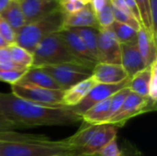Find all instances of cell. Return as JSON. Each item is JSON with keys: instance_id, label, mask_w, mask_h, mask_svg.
Wrapping results in <instances>:
<instances>
[{"instance_id": "1", "label": "cell", "mask_w": 157, "mask_h": 156, "mask_svg": "<svg viewBox=\"0 0 157 156\" xmlns=\"http://www.w3.org/2000/svg\"><path fill=\"white\" fill-rule=\"evenodd\" d=\"M0 111L17 128L68 126L82 121L70 108L48 107L32 103L12 93H0Z\"/></svg>"}, {"instance_id": "2", "label": "cell", "mask_w": 157, "mask_h": 156, "mask_svg": "<svg viewBox=\"0 0 157 156\" xmlns=\"http://www.w3.org/2000/svg\"><path fill=\"white\" fill-rule=\"evenodd\" d=\"M63 17L64 13L59 8L45 17L27 23L16 33V44L32 53L42 40L63 29Z\"/></svg>"}, {"instance_id": "3", "label": "cell", "mask_w": 157, "mask_h": 156, "mask_svg": "<svg viewBox=\"0 0 157 156\" xmlns=\"http://www.w3.org/2000/svg\"><path fill=\"white\" fill-rule=\"evenodd\" d=\"M78 156L76 150L61 141L0 142V156Z\"/></svg>"}, {"instance_id": "4", "label": "cell", "mask_w": 157, "mask_h": 156, "mask_svg": "<svg viewBox=\"0 0 157 156\" xmlns=\"http://www.w3.org/2000/svg\"><path fill=\"white\" fill-rule=\"evenodd\" d=\"M32 55V67L61 64H77L89 67L70 51L57 33L52 34L42 40L34 49Z\"/></svg>"}, {"instance_id": "5", "label": "cell", "mask_w": 157, "mask_h": 156, "mask_svg": "<svg viewBox=\"0 0 157 156\" xmlns=\"http://www.w3.org/2000/svg\"><path fill=\"white\" fill-rule=\"evenodd\" d=\"M11 93L21 99L48 107H63L62 105L64 91L44 88L33 84L17 82L11 85Z\"/></svg>"}, {"instance_id": "6", "label": "cell", "mask_w": 157, "mask_h": 156, "mask_svg": "<svg viewBox=\"0 0 157 156\" xmlns=\"http://www.w3.org/2000/svg\"><path fill=\"white\" fill-rule=\"evenodd\" d=\"M155 110L156 103L151 101L148 97H144L133 92H130L120 109L106 124H111L115 127H123L126 122L132 118Z\"/></svg>"}, {"instance_id": "7", "label": "cell", "mask_w": 157, "mask_h": 156, "mask_svg": "<svg viewBox=\"0 0 157 156\" xmlns=\"http://www.w3.org/2000/svg\"><path fill=\"white\" fill-rule=\"evenodd\" d=\"M49 74L59 86L61 90L65 91L92 74V68L77 64L48 65L39 67Z\"/></svg>"}, {"instance_id": "8", "label": "cell", "mask_w": 157, "mask_h": 156, "mask_svg": "<svg viewBox=\"0 0 157 156\" xmlns=\"http://www.w3.org/2000/svg\"><path fill=\"white\" fill-rule=\"evenodd\" d=\"M128 80H129V78L121 83L113 84V85L97 84L88 92V94L84 97V99L80 103H78L76 106L70 108L74 112H75L76 114H78L82 117V115L86 110H88L90 108H92L96 104H98L105 99L109 98L110 97H112L115 93H117L121 89L127 87Z\"/></svg>"}, {"instance_id": "9", "label": "cell", "mask_w": 157, "mask_h": 156, "mask_svg": "<svg viewBox=\"0 0 157 156\" xmlns=\"http://www.w3.org/2000/svg\"><path fill=\"white\" fill-rule=\"evenodd\" d=\"M121 43L108 29H99L98 37V63L121 64Z\"/></svg>"}, {"instance_id": "10", "label": "cell", "mask_w": 157, "mask_h": 156, "mask_svg": "<svg viewBox=\"0 0 157 156\" xmlns=\"http://www.w3.org/2000/svg\"><path fill=\"white\" fill-rule=\"evenodd\" d=\"M115 138H117V127L111 124H101L89 142L77 151L78 156L98 154L99 151Z\"/></svg>"}, {"instance_id": "11", "label": "cell", "mask_w": 157, "mask_h": 156, "mask_svg": "<svg viewBox=\"0 0 157 156\" xmlns=\"http://www.w3.org/2000/svg\"><path fill=\"white\" fill-rule=\"evenodd\" d=\"M57 34L75 56L83 61L89 67L94 68V66L98 63L97 60L90 53L88 49L75 32L70 29H63L57 32Z\"/></svg>"}, {"instance_id": "12", "label": "cell", "mask_w": 157, "mask_h": 156, "mask_svg": "<svg viewBox=\"0 0 157 156\" xmlns=\"http://www.w3.org/2000/svg\"><path fill=\"white\" fill-rule=\"evenodd\" d=\"M27 23L61 8L60 0H21L19 2Z\"/></svg>"}, {"instance_id": "13", "label": "cell", "mask_w": 157, "mask_h": 156, "mask_svg": "<svg viewBox=\"0 0 157 156\" xmlns=\"http://www.w3.org/2000/svg\"><path fill=\"white\" fill-rule=\"evenodd\" d=\"M121 65L126 72L128 78H132L147 68L141 56L137 43L121 44Z\"/></svg>"}, {"instance_id": "14", "label": "cell", "mask_w": 157, "mask_h": 156, "mask_svg": "<svg viewBox=\"0 0 157 156\" xmlns=\"http://www.w3.org/2000/svg\"><path fill=\"white\" fill-rule=\"evenodd\" d=\"M91 76L98 84L107 85L119 84L128 79V75L121 64L102 63H98L94 66Z\"/></svg>"}, {"instance_id": "15", "label": "cell", "mask_w": 157, "mask_h": 156, "mask_svg": "<svg viewBox=\"0 0 157 156\" xmlns=\"http://www.w3.org/2000/svg\"><path fill=\"white\" fill-rule=\"evenodd\" d=\"M73 28H93V29H100L96 17V14L90 3L86 4V6L84 8L74 14L71 15L64 14L63 29H73Z\"/></svg>"}, {"instance_id": "16", "label": "cell", "mask_w": 157, "mask_h": 156, "mask_svg": "<svg viewBox=\"0 0 157 156\" xmlns=\"http://www.w3.org/2000/svg\"><path fill=\"white\" fill-rule=\"evenodd\" d=\"M137 46L146 67H150L152 63L156 62V40L154 39L151 32L143 26L138 30Z\"/></svg>"}, {"instance_id": "17", "label": "cell", "mask_w": 157, "mask_h": 156, "mask_svg": "<svg viewBox=\"0 0 157 156\" xmlns=\"http://www.w3.org/2000/svg\"><path fill=\"white\" fill-rule=\"evenodd\" d=\"M98 83L95 81V79L92 76H89L71 88L65 90L63 97L62 105L65 108H73L76 106L84 99V97Z\"/></svg>"}, {"instance_id": "18", "label": "cell", "mask_w": 157, "mask_h": 156, "mask_svg": "<svg viewBox=\"0 0 157 156\" xmlns=\"http://www.w3.org/2000/svg\"><path fill=\"white\" fill-rule=\"evenodd\" d=\"M110 97L96 104L88 110H86L82 115V121L87 124L95 125L106 124L109 116Z\"/></svg>"}, {"instance_id": "19", "label": "cell", "mask_w": 157, "mask_h": 156, "mask_svg": "<svg viewBox=\"0 0 157 156\" xmlns=\"http://www.w3.org/2000/svg\"><path fill=\"white\" fill-rule=\"evenodd\" d=\"M19 82L33 84L44 88L61 90L57 83L49 74H47L39 67H31L28 69V71L25 73V74L23 75Z\"/></svg>"}, {"instance_id": "20", "label": "cell", "mask_w": 157, "mask_h": 156, "mask_svg": "<svg viewBox=\"0 0 157 156\" xmlns=\"http://www.w3.org/2000/svg\"><path fill=\"white\" fill-rule=\"evenodd\" d=\"M0 17H3L9 24V26L16 33L27 24L19 2L14 0H11L9 2L8 6L0 14Z\"/></svg>"}, {"instance_id": "21", "label": "cell", "mask_w": 157, "mask_h": 156, "mask_svg": "<svg viewBox=\"0 0 157 156\" xmlns=\"http://www.w3.org/2000/svg\"><path fill=\"white\" fill-rule=\"evenodd\" d=\"M152 75V67H147L144 70L139 72L132 78H129L127 83V88L141 97H148L149 85Z\"/></svg>"}, {"instance_id": "22", "label": "cell", "mask_w": 157, "mask_h": 156, "mask_svg": "<svg viewBox=\"0 0 157 156\" xmlns=\"http://www.w3.org/2000/svg\"><path fill=\"white\" fill-rule=\"evenodd\" d=\"M101 124H87L86 123V126H82L74 135L64 139L63 141L65 142L66 144L76 150V152L84 147L91 139L93 134L98 131Z\"/></svg>"}, {"instance_id": "23", "label": "cell", "mask_w": 157, "mask_h": 156, "mask_svg": "<svg viewBox=\"0 0 157 156\" xmlns=\"http://www.w3.org/2000/svg\"><path fill=\"white\" fill-rule=\"evenodd\" d=\"M108 29L114 34L121 44L137 43L138 31L127 25H124L118 21H114L108 28Z\"/></svg>"}, {"instance_id": "24", "label": "cell", "mask_w": 157, "mask_h": 156, "mask_svg": "<svg viewBox=\"0 0 157 156\" xmlns=\"http://www.w3.org/2000/svg\"><path fill=\"white\" fill-rule=\"evenodd\" d=\"M70 29L79 36L86 47L98 62V37L99 29L93 28H73Z\"/></svg>"}, {"instance_id": "25", "label": "cell", "mask_w": 157, "mask_h": 156, "mask_svg": "<svg viewBox=\"0 0 157 156\" xmlns=\"http://www.w3.org/2000/svg\"><path fill=\"white\" fill-rule=\"evenodd\" d=\"M7 49L10 54V58L15 63L27 69L32 67L33 55L31 52H29V51H27L26 49L20 47L16 43L8 45Z\"/></svg>"}, {"instance_id": "26", "label": "cell", "mask_w": 157, "mask_h": 156, "mask_svg": "<svg viewBox=\"0 0 157 156\" xmlns=\"http://www.w3.org/2000/svg\"><path fill=\"white\" fill-rule=\"evenodd\" d=\"M96 17L100 29H108L115 21L110 0L100 11L96 13Z\"/></svg>"}, {"instance_id": "27", "label": "cell", "mask_w": 157, "mask_h": 156, "mask_svg": "<svg viewBox=\"0 0 157 156\" xmlns=\"http://www.w3.org/2000/svg\"><path fill=\"white\" fill-rule=\"evenodd\" d=\"M112 11H113V15H114V18H115V21H118L120 23H122L124 25H127L132 29H134L135 30H139L142 27L141 23L130 13H126V12H123L116 7H114L112 5Z\"/></svg>"}, {"instance_id": "28", "label": "cell", "mask_w": 157, "mask_h": 156, "mask_svg": "<svg viewBox=\"0 0 157 156\" xmlns=\"http://www.w3.org/2000/svg\"><path fill=\"white\" fill-rule=\"evenodd\" d=\"M130 92L131 91L127 87H124V88L121 89L120 91H118L117 93H115L110 97V107H109V120L120 109V108L123 104L125 98L127 97V96L129 95Z\"/></svg>"}, {"instance_id": "29", "label": "cell", "mask_w": 157, "mask_h": 156, "mask_svg": "<svg viewBox=\"0 0 157 156\" xmlns=\"http://www.w3.org/2000/svg\"><path fill=\"white\" fill-rule=\"evenodd\" d=\"M135 1L139 7L142 26L147 30H149L152 34V25H151V17H150V8H149L148 0H135Z\"/></svg>"}, {"instance_id": "30", "label": "cell", "mask_w": 157, "mask_h": 156, "mask_svg": "<svg viewBox=\"0 0 157 156\" xmlns=\"http://www.w3.org/2000/svg\"><path fill=\"white\" fill-rule=\"evenodd\" d=\"M28 69L23 70H1L0 69V81L14 85L21 80Z\"/></svg>"}, {"instance_id": "31", "label": "cell", "mask_w": 157, "mask_h": 156, "mask_svg": "<svg viewBox=\"0 0 157 156\" xmlns=\"http://www.w3.org/2000/svg\"><path fill=\"white\" fill-rule=\"evenodd\" d=\"M86 4L88 3H85L82 0H60V7L66 15H71L81 10Z\"/></svg>"}, {"instance_id": "32", "label": "cell", "mask_w": 157, "mask_h": 156, "mask_svg": "<svg viewBox=\"0 0 157 156\" xmlns=\"http://www.w3.org/2000/svg\"><path fill=\"white\" fill-rule=\"evenodd\" d=\"M0 36L4 39V40L8 44L16 43V32L12 29L9 24L0 17Z\"/></svg>"}, {"instance_id": "33", "label": "cell", "mask_w": 157, "mask_h": 156, "mask_svg": "<svg viewBox=\"0 0 157 156\" xmlns=\"http://www.w3.org/2000/svg\"><path fill=\"white\" fill-rule=\"evenodd\" d=\"M120 154L121 156H144L135 143L127 139L123 140L120 148Z\"/></svg>"}, {"instance_id": "34", "label": "cell", "mask_w": 157, "mask_h": 156, "mask_svg": "<svg viewBox=\"0 0 157 156\" xmlns=\"http://www.w3.org/2000/svg\"><path fill=\"white\" fill-rule=\"evenodd\" d=\"M152 75L149 85V93L148 98L156 103L157 102V61L152 63Z\"/></svg>"}, {"instance_id": "35", "label": "cell", "mask_w": 157, "mask_h": 156, "mask_svg": "<svg viewBox=\"0 0 157 156\" xmlns=\"http://www.w3.org/2000/svg\"><path fill=\"white\" fill-rule=\"evenodd\" d=\"M152 25V35L156 40L157 38V0H148Z\"/></svg>"}, {"instance_id": "36", "label": "cell", "mask_w": 157, "mask_h": 156, "mask_svg": "<svg viewBox=\"0 0 157 156\" xmlns=\"http://www.w3.org/2000/svg\"><path fill=\"white\" fill-rule=\"evenodd\" d=\"M98 154L100 156H121L120 147L117 143V138L113 139L104 148H102Z\"/></svg>"}, {"instance_id": "37", "label": "cell", "mask_w": 157, "mask_h": 156, "mask_svg": "<svg viewBox=\"0 0 157 156\" xmlns=\"http://www.w3.org/2000/svg\"><path fill=\"white\" fill-rule=\"evenodd\" d=\"M126 6H128V8L130 9L131 13L132 14V16L141 23L142 25V20H141V15H140V11H139V7L138 5L136 3L135 0H124Z\"/></svg>"}, {"instance_id": "38", "label": "cell", "mask_w": 157, "mask_h": 156, "mask_svg": "<svg viewBox=\"0 0 157 156\" xmlns=\"http://www.w3.org/2000/svg\"><path fill=\"white\" fill-rule=\"evenodd\" d=\"M0 128L4 130H7V131H15L18 129L17 126L12 123L9 120H7L1 111H0Z\"/></svg>"}, {"instance_id": "39", "label": "cell", "mask_w": 157, "mask_h": 156, "mask_svg": "<svg viewBox=\"0 0 157 156\" xmlns=\"http://www.w3.org/2000/svg\"><path fill=\"white\" fill-rule=\"evenodd\" d=\"M109 1V0H91L90 5H91L92 8L94 10L95 14L98 13V11H100L108 4Z\"/></svg>"}, {"instance_id": "40", "label": "cell", "mask_w": 157, "mask_h": 156, "mask_svg": "<svg viewBox=\"0 0 157 156\" xmlns=\"http://www.w3.org/2000/svg\"><path fill=\"white\" fill-rule=\"evenodd\" d=\"M11 61L12 60L10 58V54H9L7 47L0 48V64L6 63L11 62Z\"/></svg>"}, {"instance_id": "41", "label": "cell", "mask_w": 157, "mask_h": 156, "mask_svg": "<svg viewBox=\"0 0 157 156\" xmlns=\"http://www.w3.org/2000/svg\"><path fill=\"white\" fill-rule=\"evenodd\" d=\"M11 0H0V14L3 12V10L8 6L9 2Z\"/></svg>"}, {"instance_id": "42", "label": "cell", "mask_w": 157, "mask_h": 156, "mask_svg": "<svg viewBox=\"0 0 157 156\" xmlns=\"http://www.w3.org/2000/svg\"><path fill=\"white\" fill-rule=\"evenodd\" d=\"M8 44L4 40V39L0 36V48H5V47H7Z\"/></svg>"}, {"instance_id": "43", "label": "cell", "mask_w": 157, "mask_h": 156, "mask_svg": "<svg viewBox=\"0 0 157 156\" xmlns=\"http://www.w3.org/2000/svg\"><path fill=\"white\" fill-rule=\"evenodd\" d=\"M82 1H84L85 3H90L91 2V0H82Z\"/></svg>"}, {"instance_id": "44", "label": "cell", "mask_w": 157, "mask_h": 156, "mask_svg": "<svg viewBox=\"0 0 157 156\" xmlns=\"http://www.w3.org/2000/svg\"><path fill=\"white\" fill-rule=\"evenodd\" d=\"M82 156H100L99 154H95V155H82Z\"/></svg>"}, {"instance_id": "45", "label": "cell", "mask_w": 157, "mask_h": 156, "mask_svg": "<svg viewBox=\"0 0 157 156\" xmlns=\"http://www.w3.org/2000/svg\"><path fill=\"white\" fill-rule=\"evenodd\" d=\"M7 131V130H4V129H1V128H0V131Z\"/></svg>"}, {"instance_id": "46", "label": "cell", "mask_w": 157, "mask_h": 156, "mask_svg": "<svg viewBox=\"0 0 157 156\" xmlns=\"http://www.w3.org/2000/svg\"><path fill=\"white\" fill-rule=\"evenodd\" d=\"M14 1H17V2H20L21 0H14Z\"/></svg>"}, {"instance_id": "47", "label": "cell", "mask_w": 157, "mask_h": 156, "mask_svg": "<svg viewBox=\"0 0 157 156\" xmlns=\"http://www.w3.org/2000/svg\"><path fill=\"white\" fill-rule=\"evenodd\" d=\"M56 156H60V155H56Z\"/></svg>"}]
</instances>
